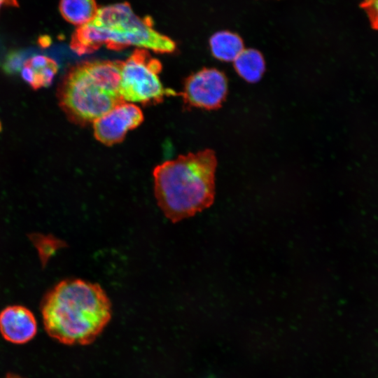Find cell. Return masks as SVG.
<instances>
[{
	"instance_id": "obj_1",
	"label": "cell",
	"mask_w": 378,
	"mask_h": 378,
	"mask_svg": "<svg viewBox=\"0 0 378 378\" xmlns=\"http://www.w3.org/2000/svg\"><path fill=\"white\" fill-rule=\"evenodd\" d=\"M41 312L44 329L50 337L67 345H85L106 327L111 316V305L99 284L69 279L46 293Z\"/></svg>"
},
{
	"instance_id": "obj_2",
	"label": "cell",
	"mask_w": 378,
	"mask_h": 378,
	"mask_svg": "<svg viewBox=\"0 0 378 378\" xmlns=\"http://www.w3.org/2000/svg\"><path fill=\"white\" fill-rule=\"evenodd\" d=\"M216 165L214 151L206 149L179 155L155 167L154 194L166 218L176 223L212 204Z\"/></svg>"
},
{
	"instance_id": "obj_3",
	"label": "cell",
	"mask_w": 378,
	"mask_h": 378,
	"mask_svg": "<svg viewBox=\"0 0 378 378\" xmlns=\"http://www.w3.org/2000/svg\"><path fill=\"white\" fill-rule=\"evenodd\" d=\"M104 46L115 50L134 46L160 53L176 49L173 40L156 31L151 20L137 15L127 3L99 8L90 22L76 29L70 43L78 55L92 53Z\"/></svg>"
},
{
	"instance_id": "obj_4",
	"label": "cell",
	"mask_w": 378,
	"mask_h": 378,
	"mask_svg": "<svg viewBox=\"0 0 378 378\" xmlns=\"http://www.w3.org/2000/svg\"><path fill=\"white\" fill-rule=\"evenodd\" d=\"M121 66L122 61L96 60L67 71L57 95L69 120L85 125L125 102L120 92Z\"/></svg>"
},
{
	"instance_id": "obj_5",
	"label": "cell",
	"mask_w": 378,
	"mask_h": 378,
	"mask_svg": "<svg viewBox=\"0 0 378 378\" xmlns=\"http://www.w3.org/2000/svg\"><path fill=\"white\" fill-rule=\"evenodd\" d=\"M162 64L146 49L136 48L122 61L120 92L125 102L156 104L177 93L164 88L159 78Z\"/></svg>"
},
{
	"instance_id": "obj_6",
	"label": "cell",
	"mask_w": 378,
	"mask_h": 378,
	"mask_svg": "<svg viewBox=\"0 0 378 378\" xmlns=\"http://www.w3.org/2000/svg\"><path fill=\"white\" fill-rule=\"evenodd\" d=\"M227 91L225 74L216 69L204 68L186 79L179 94L188 107L211 110L220 106Z\"/></svg>"
},
{
	"instance_id": "obj_7",
	"label": "cell",
	"mask_w": 378,
	"mask_h": 378,
	"mask_svg": "<svg viewBox=\"0 0 378 378\" xmlns=\"http://www.w3.org/2000/svg\"><path fill=\"white\" fill-rule=\"evenodd\" d=\"M143 120L144 115L139 106L124 102L92 122L94 136L102 144L113 146L121 142L127 132Z\"/></svg>"
},
{
	"instance_id": "obj_8",
	"label": "cell",
	"mask_w": 378,
	"mask_h": 378,
	"mask_svg": "<svg viewBox=\"0 0 378 378\" xmlns=\"http://www.w3.org/2000/svg\"><path fill=\"white\" fill-rule=\"evenodd\" d=\"M0 333L8 342L23 344L31 341L37 333L34 314L22 305H10L0 312Z\"/></svg>"
},
{
	"instance_id": "obj_9",
	"label": "cell",
	"mask_w": 378,
	"mask_h": 378,
	"mask_svg": "<svg viewBox=\"0 0 378 378\" xmlns=\"http://www.w3.org/2000/svg\"><path fill=\"white\" fill-rule=\"evenodd\" d=\"M58 71L57 62L44 55H35L27 59L22 65L23 80L33 90L49 86Z\"/></svg>"
},
{
	"instance_id": "obj_10",
	"label": "cell",
	"mask_w": 378,
	"mask_h": 378,
	"mask_svg": "<svg viewBox=\"0 0 378 378\" xmlns=\"http://www.w3.org/2000/svg\"><path fill=\"white\" fill-rule=\"evenodd\" d=\"M212 55L224 62H232L244 50L242 38L230 31H220L214 34L209 39Z\"/></svg>"
},
{
	"instance_id": "obj_11",
	"label": "cell",
	"mask_w": 378,
	"mask_h": 378,
	"mask_svg": "<svg viewBox=\"0 0 378 378\" xmlns=\"http://www.w3.org/2000/svg\"><path fill=\"white\" fill-rule=\"evenodd\" d=\"M59 8L62 16L78 27L90 22L99 9L95 0H60Z\"/></svg>"
},
{
	"instance_id": "obj_12",
	"label": "cell",
	"mask_w": 378,
	"mask_h": 378,
	"mask_svg": "<svg viewBox=\"0 0 378 378\" xmlns=\"http://www.w3.org/2000/svg\"><path fill=\"white\" fill-rule=\"evenodd\" d=\"M236 71L245 80L258 81L265 71V60L262 54L255 49H244L234 59Z\"/></svg>"
},
{
	"instance_id": "obj_13",
	"label": "cell",
	"mask_w": 378,
	"mask_h": 378,
	"mask_svg": "<svg viewBox=\"0 0 378 378\" xmlns=\"http://www.w3.org/2000/svg\"><path fill=\"white\" fill-rule=\"evenodd\" d=\"M360 6L368 16L372 27L378 30V0H363Z\"/></svg>"
},
{
	"instance_id": "obj_14",
	"label": "cell",
	"mask_w": 378,
	"mask_h": 378,
	"mask_svg": "<svg viewBox=\"0 0 378 378\" xmlns=\"http://www.w3.org/2000/svg\"><path fill=\"white\" fill-rule=\"evenodd\" d=\"M17 3V0H0V9L4 6H16Z\"/></svg>"
},
{
	"instance_id": "obj_15",
	"label": "cell",
	"mask_w": 378,
	"mask_h": 378,
	"mask_svg": "<svg viewBox=\"0 0 378 378\" xmlns=\"http://www.w3.org/2000/svg\"><path fill=\"white\" fill-rule=\"evenodd\" d=\"M4 378H24V377L16 374L8 373Z\"/></svg>"
}]
</instances>
